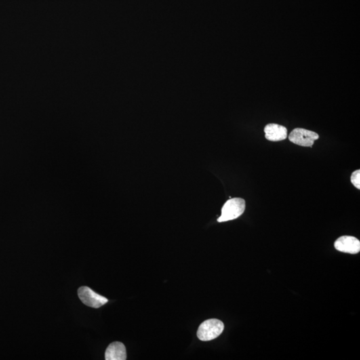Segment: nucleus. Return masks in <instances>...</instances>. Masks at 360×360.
Wrapping results in <instances>:
<instances>
[{
  "label": "nucleus",
  "instance_id": "2",
  "mask_svg": "<svg viewBox=\"0 0 360 360\" xmlns=\"http://www.w3.org/2000/svg\"><path fill=\"white\" fill-rule=\"evenodd\" d=\"M224 329V324L220 320H205L198 328L197 336L200 340L207 342L218 338Z\"/></svg>",
  "mask_w": 360,
  "mask_h": 360
},
{
  "label": "nucleus",
  "instance_id": "5",
  "mask_svg": "<svg viewBox=\"0 0 360 360\" xmlns=\"http://www.w3.org/2000/svg\"><path fill=\"white\" fill-rule=\"evenodd\" d=\"M334 247L342 252L356 254L360 251V241L353 236H342L335 241Z\"/></svg>",
  "mask_w": 360,
  "mask_h": 360
},
{
  "label": "nucleus",
  "instance_id": "3",
  "mask_svg": "<svg viewBox=\"0 0 360 360\" xmlns=\"http://www.w3.org/2000/svg\"><path fill=\"white\" fill-rule=\"evenodd\" d=\"M318 138L319 135L317 133L303 128L294 129L289 135V140L293 144L310 148Z\"/></svg>",
  "mask_w": 360,
  "mask_h": 360
},
{
  "label": "nucleus",
  "instance_id": "8",
  "mask_svg": "<svg viewBox=\"0 0 360 360\" xmlns=\"http://www.w3.org/2000/svg\"><path fill=\"white\" fill-rule=\"evenodd\" d=\"M351 182L353 184L354 186L358 188V190L360 189V170L358 169L352 173L351 176Z\"/></svg>",
  "mask_w": 360,
  "mask_h": 360
},
{
  "label": "nucleus",
  "instance_id": "6",
  "mask_svg": "<svg viewBox=\"0 0 360 360\" xmlns=\"http://www.w3.org/2000/svg\"><path fill=\"white\" fill-rule=\"evenodd\" d=\"M265 138L266 140L271 142H280L285 140L287 137V130L286 127L276 124L270 123L265 127Z\"/></svg>",
  "mask_w": 360,
  "mask_h": 360
},
{
  "label": "nucleus",
  "instance_id": "4",
  "mask_svg": "<svg viewBox=\"0 0 360 360\" xmlns=\"http://www.w3.org/2000/svg\"><path fill=\"white\" fill-rule=\"evenodd\" d=\"M78 294L83 304L91 308H99L108 302V299L95 292L88 287H80Z\"/></svg>",
  "mask_w": 360,
  "mask_h": 360
},
{
  "label": "nucleus",
  "instance_id": "7",
  "mask_svg": "<svg viewBox=\"0 0 360 360\" xmlns=\"http://www.w3.org/2000/svg\"><path fill=\"white\" fill-rule=\"evenodd\" d=\"M106 360H125L127 359L126 349L123 344L114 342L109 345L105 353Z\"/></svg>",
  "mask_w": 360,
  "mask_h": 360
},
{
  "label": "nucleus",
  "instance_id": "1",
  "mask_svg": "<svg viewBox=\"0 0 360 360\" xmlns=\"http://www.w3.org/2000/svg\"><path fill=\"white\" fill-rule=\"evenodd\" d=\"M245 209V201L242 198H232L226 201L222 207V215L218 219V222H225L235 220L243 214Z\"/></svg>",
  "mask_w": 360,
  "mask_h": 360
}]
</instances>
